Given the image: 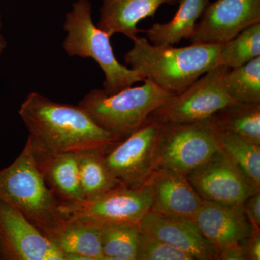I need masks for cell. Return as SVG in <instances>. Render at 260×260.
<instances>
[{
    "mask_svg": "<svg viewBox=\"0 0 260 260\" xmlns=\"http://www.w3.org/2000/svg\"><path fill=\"white\" fill-rule=\"evenodd\" d=\"M161 124L150 115L140 128L105 151L106 164L121 185L136 188L146 184L154 170L155 143Z\"/></svg>",
    "mask_w": 260,
    "mask_h": 260,
    "instance_id": "9c48e42d",
    "label": "cell"
},
{
    "mask_svg": "<svg viewBox=\"0 0 260 260\" xmlns=\"http://www.w3.org/2000/svg\"><path fill=\"white\" fill-rule=\"evenodd\" d=\"M202 199L226 205H242L256 191L221 151L186 175Z\"/></svg>",
    "mask_w": 260,
    "mask_h": 260,
    "instance_id": "7c38bea8",
    "label": "cell"
},
{
    "mask_svg": "<svg viewBox=\"0 0 260 260\" xmlns=\"http://www.w3.org/2000/svg\"><path fill=\"white\" fill-rule=\"evenodd\" d=\"M132 41L133 47L124 56L125 64L175 95L220 64L224 45L193 43L184 47H159L138 35Z\"/></svg>",
    "mask_w": 260,
    "mask_h": 260,
    "instance_id": "7a4b0ae2",
    "label": "cell"
},
{
    "mask_svg": "<svg viewBox=\"0 0 260 260\" xmlns=\"http://www.w3.org/2000/svg\"><path fill=\"white\" fill-rule=\"evenodd\" d=\"M105 150H88L78 153L80 184L84 200H92L121 186L109 170Z\"/></svg>",
    "mask_w": 260,
    "mask_h": 260,
    "instance_id": "7402d4cb",
    "label": "cell"
},
{
    "mask_svg": "<svg viewBox=\"0 0 260 260\" xmlns=\"http://www.w3.org/2000/svg\"><path fill=\"white\" fill-rule=\"evenodd\" d=\"M63 28L67 32L63 49L68 56L90 58L96 61L105 75L106 93L112 95L145 80L136 70L117 60L110 36L93 23L89 0H77L73 3L72 10L65 15Z\"/></svg>",
    "mask_w": 260,
    "mask_h": 260,
    "instance_id": "5b68a950",
    "label": "cell"
},
{
    "mask_svg": "<svg viewBox=\"0 0 260 260\" xmlns=\"http://www.w3.org/2000/svg\"><path fill=\"white\" fill-rule=\"evenodd\" d=\"M19 114L39 165L59 154L107 151L121 140L98 126L79 106L55 102L37 92L28 94Z\"/></svg>",
    "mask_w": 260,
    "mask_h": 260,
    "instance_id": "6da1fadb",
    "label": "cell"
},
{
    "mask_svg": "<svg viewBox=\"0 0 260 260\" xmlns=\"http://www.w3.org/2000/svg\"><path fill=\"white\" fill-rule=\"evenodd\" d=\"M7 45H8V42H7L6 39L0 34V54L6 49Z\"/></svg>",
    "mask_w": 260,
    "mask_h": 260,
    "instance_id": "f546056e",
    "label": "cell"
},
{
    "mask_svg": "<svg viewBox=\"0 0 260 260\" xmlns=\"http://www.w3.org/2000/svg\"><path fill=\"white\" fill-rule=\"evenodd\" d=\"M3 28V20H2V15L1 13H0V30Z\"/></svg>",
    "mask_w": 260,
    "mask_h": 260,
    "instance_id": "4dcf8cb0",
    "label": "cell"
},
{
    "mask_svg": "<svg viewBox=\"0 0 260 260\" xmlns=\"http://www.w3.org/2000/svg\"><path fill=\"white\" fill-rule=\"evenodd\" d=\"M217 130L220 151L246 182L256 191H260V145L251 143L231 132L218 128Z\"/></svg>",
    "mask_w": 260,
    "mask_h": 260,
    "instance_id": "ffe728a7",
    "label": "cell"
},
{
    "mask_svg": "<svg viewBox=\"0 0 260 260\" xmlns=\"http://www.w3.org/2000/svg\"><path fill=\"white\" fill-rule=\"evenodd\" d=\"M178 0H102L96 24L110 37L121 34L133 39L144 30L138 28L145 18H154L162 5H174Z\"/></svg>",
    "mask_w": 260,
    "mask_h": 260,
    "instance_id": "2e32d148",
    "label": "cell"
},
{
    "mask_svg": "<svg viewBox=\"0 0 260 260\" xmlns=\"http://www.w3.org/2000/svg\"><path fill=\"white\" fill-rule=\"evenodd\" d=\"M0 260H64V256L21 212L0 200Z\"/></svg>",
    "mask_w": 260,
    "mask_h": 260,
    "instance_id": "30bf717a",
    "label": "cell"
},
{
    "mask_svg": "<svg viewBox=\"0 0 260 260\" xmlns=\"http://www.w3.org/2000/svg\"><path fill=\"white\" fill-rule=\"evenodd\" d=\"M218 130L213 121L162 123L154 153L155 169L188 174L220 153Z\"/></svg>",
    "mask_w": 260,
    "mask_h": 260,
    "instance_id": "8992f818",
    "label": "cell"
},
{
    "mask_svg": "<svg viewBox=\"0 0 260 260\" xmlns=\"http://www.w3.org/2000/svg\"><path fill=\"white\" fill-rule=\"evenodd\" d=\"M258 56H260V23L251 25L224 44L219 61L220 64L234 68Z\"/></svg>",
    "mask_w": 260,
    "mask_h": 260,
    "instance_id": "d4e9b609",
    "label": "cell"
},
{
    "mask_svg": "<svg viewBox=\"0 0 260 260\" xmlns=\"http://www.w3.org/2000/svg\"><path fill=\"white\" fill-rule=\"evenodd\" d=\"M229 96L235 103H260V56L230 68L223 79Z\"/></svg>",
    "mask_w": 260,
    "mask_h": 260,
    "instance_id": "cb8c5ba5",
    "label": "cell"
},
{
    "mask_svg": "<svg viewBox=\"0 0 260 260\" xmlns=\"http://www.w3.org/2000/svg\"><path fill=\"white\" fill-rule=\"evenodd\" d=\"M192 222L217 250L242 244L252 231L243 205H222L203 200Z\"/></svg>",
    "mask_w": 260,
    "mask_h": 260,
    "instance_id": "5bb4252c",
    "label": "cell"
},
{
    "mask_svg": "<svg viewBox=\"0 0 260 260\" xmlns=\"http://www.w3.org/2000/svg\"><path fill=\"white\" fill-rule=\"evenodd\" d=\"M245 260L260 259V232L252 229L249 237L242 242Z\"/></svg>",
    "mask_w": 260,
    "mask_h": 260,
    "instance_id": "83f0119b",
    "label": "cell"
},
{
    "mask_svg": "<svg viewBox=\"0 0 260 260\" xmlns=\"http://www.w3.org/2000/svg\"><path fill=\"white\" fill-rule=\"evenodd\" d=\"M218 259L245 260L242 244L225 246L217 250Z\"/></svg>",
    "mask_w": 260,
    "mask_h": 260,
    "instance_id": "f1b7e54d",
    "label": "cell"
},
{
    "mask_svg": "<svg viewBox=\"0 0 260 260\" xmlns=\"http://www.w3.org/2000/svg\"><path fill=\"white\" fill-rule=\"evenodd\" d=\"M47 184L60 202L84 200L78 153L59 154L39 164Z\"/></svg>",
    "mask_w": 260,
    "mask_h": 260,
    "instance_id": "d6986e66",
    "label": "cell"
},
{
    "mask_svg": "<svg viewBox=\"0 0 260 260\" xmlns=\"http://www.w3.org/2000/svg\"><path fill=\"white\" fill-rule=\"evenodd\" d=\"M136 260H194L158 238L140 230Z\"/></svg>",
    "mask_w": 260,
    "mask_h": 260,
    "instance_id": "484cf974",
    "label": "cell"
},
{
    "mask_svg": "<svg viewBox=\"0 0 260 260\" xmlns=\"http://www.w3.org/2000/svg\"><path fill=\"white\" fill-rule=\"evenodd\" d=\"M46 237L64 254V260H104L98 224L67 219Z\"/></svg>",
    "mask_w": 260,
    "mask_h": 260,
    "instance_id": "e0dca14e",
    "label": "cell"
},
{
    "mask_svg": "<svg viewBox=\"0 0 260 260\" xmlns=\"http://www.w3.org/2000/svg\"><path fill=\"white\" fill-rule=\"evenodd\" d=\"M259 23L260 0H216L205 8L189 41L191 44H226Z\"/></svg>",
    "mask_w": 260,
    "mask_h": 260,
    "instance_id": "8fae6325",
    "label": "cell"
},
{
    "mask_svg": "<svg viewBox=\"0 0 260 260\" xmlns=\"http://www.w3.org/2000/svg\"><path fill=\"white\" fill-rule=\"evenodd\" d=\"M210 119L218 129L260 145V103H235Z\"/></svg>",
    "mask_w": 260,
    "mask_h": 260,
    "instance_id": "44dd1931",
    "label": "cell"
},
{
    "mask_svg": "<svg viewBox=\"0 0 260 260\" xmlns=\"http://www.w3.org/2000/svg\"><path fill=\"white\" fill-rule=\"evenodd\" d=\"M151 197V211L192 221L203 199L184 174L167 169H155L146 183Z\"/></svg>",
    "mask_w": 260,
    "mask_h": 260,
    "instance_id": "4fadbf2b",
    "label": "cell"
},
{
    "mask_svg": "<svg viewBox=\"0 0 260 260\" xmlns=\"http://www.w3.org/2000/svg\"><path fill=\"white\" fill-rule=\"evenodd\" d=\"M210 3V0H178L179 9L170 21L154 24L144 30L149 42L159 47H169L182 39L189 40L198 20Z\"/></svg>",
    "mask_w": 260,
    "mask_h": 260,
    "instance_id": "ac0fdd59",
    "label": "cell"
},
{
    "mask_svg": "<svg viewBox=\"0 0 260 260\" xmlns=\"http://www.w3.org/2000/svg\"><path fill=\"white\" fill-rule=\"evenodd\" d=\"M0 200L12 205L44 235L66 221L60 202L48 186L30 140L9 167L0 170Z\"/></svg>",
    "mask_w": 260,
    "mask_h": 260,
    "instance_id": "3957f363",
    "label": "cell"
},
{
    "mask_svg": "<svg viewBox=\"0 0 260 260\" xmlns=\"http://www.w3.org/2000/svg\"><path fill=\"white\" fill-rule=\"evenodd\" d=\"M60 209L66 219L98 225H139L151 211V197L147 184L136 188L121 185L94 199L60 202Z\"/></svg>",
    "mask_w": 260,
    "mask_h": 260,
    "instance_id": "52a82bcc",
    "label": "cell"
},
{
    "mask_svg": "<svg viewBox=\"0 0 260 260\" xmlns=\"http://www.w3.org/2000/svg\"><path fill=\"white\" fill-rule=\"evenodd\" d=\"M99 225L104 260H136L139 225L114 223Z\"/></svg>",
    "mask_w": 260,
    "mask_h": 260,
    "instance_id": "603a6c76",
    "label": "cell"
},
{
    "mask_svg": "<svg viewBox=\"0 0 260 260\" xmlns=\"http://www.w3.org/2000/svg\"><path fill=\"white\" fill-rule=\"evenodd\" d=\"M143 83L140 86L129 87L112 95L104 89H93L78 106L98 126L124 139L175 95L149 78Z\"/></svg>",
    "mask_w": 260,
    "mask_h": 260,
    "instance_id": "277c9868",
    "label": "cell"
},
{
    "mask_svg": "<svg viewBox=\"0 0 260 260\" xmlns=\"http://www.w3.org/2000/svg\"><path fill=\"white\" fill-rule=\"evenodd\" d=\"M243 206L252 229L260 232V191L251 194Z\"/></svg>",
    "mask_w": 260,
    "mask_h": 260,
    "instance_id": "4316f807",
    "label": "cell"
},
{
    "mask_svg": "<svg viewBox=\"0 0 260 260\" xmlns=\"http://www.w3.org/2000/svg\"><path fill=\"white\" fill-rule=\"evenodd\" d=\"M230 68L219 64L181 93L174 95L152 113L162 123L206 121L235 102L228 95L223 79Z\"/></svg>",
    "mask_w": 260,
    "mask_h": 260,
    "instance_id": "ba28073f",
    "label": "cell"
},
{
    "mask_svg": "<svg viewBox=\"0 0 260 260\" xmlns=\"http://www.w3.org/2000/svg\"><path fill=\"white\" fill-rule=\"evenodd\" d=\"M140 229L198 260L218 259L215 246L208 242L194 223L150 211L139 224Z\"/></svg>",
    "mask_w": 260,
    "mask_h": 260,
    "instance_id": "9a60e30c",
    "label": "cell"
}]
</instances>
